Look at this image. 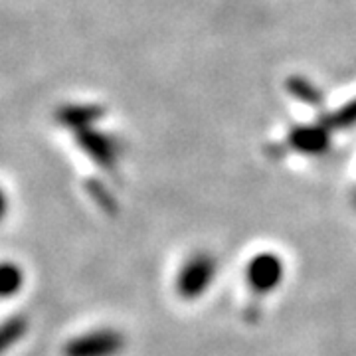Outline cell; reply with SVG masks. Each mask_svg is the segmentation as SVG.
<instances>
[{
  "label": "cell",
  "mask_w": 356,
  "mask_h": 356,
  "mask_svg": "<svg viewBox=\"0 0 356 356\" xmlns=\"http://www.w3.org/2000/svg\"><path fill=\"white\" fill-rule=\"evenodd\" d=\"M285 271H287L285 261L281 259V255L273 254V252H261L248 261L245 283H248V289L252 295V301L255 299V303L248 305L250 321L255 323L259 317V301L273 295L283 285Z\"/></svg>",
  "instance_id": "cell-1"
},
{
  "label": "cell",
  "mask_w": 356,
  "mask_h": 356,
  "mask_svg": "<svg viewBox=\"0 0 356 356\" xmlns=\"http://www.w3.org/2000/svg\"><path fill=\"white\" fill-rule=\"evenodd\" d=\"M2 210H4V202H2V196H0V216H2Z\"/></svg>",
  "instance_id": "cell-6"
},
{
  "label": "cell",
  "mask_w": 356,
  "mask_h": 356,
  "mask_svg": "<svg viewBox=\"0 0 356 356\" xmlns=\"http://www.w3.org/2000/svg\"><path fill=\"white\" fill-rule=\"evenodd\" d=\"M24 285V273L14 264H0V299L14 297Z\"/></svg>",
  "instance_id": "cell-4"
},
{
  "label": "cell",
  "mask_w": 356,
  "mask_h": 356,
  "mask_svg": "<svg viewBox=\"0 0 356 356\" xmlns=\"http://www.w3.org/2000/svg\"><path fill=\"white\" fill-rule=\"evenodd\" d=\"M127 348V337L119 329H95L77 334L64 346V356H119Z\"/></svg>",
  "instance_id": "cell-3"
},
{
  "label": "cell",
  "mask_w": 356,
  "mask_h": 356,
  "mask_svg": "<svg viewBox=\"0 0 356 356\" xmlns=\"http://www.w3.org/2000/svg\"><path fill=\"white\" fill-rule=\"evenodd\" d=\"M26 332V318L13 317L0 325V356L4 355L13 344H16Z\"/></svg>",
  "instance_id": "cell-5"
},
{
  "label": "cell",
  "mask_w": 356,
  "mask_h": 356,
  "mask_svg": "<svg viewBox=\"0 0 356 356\" xmlns=\"http://www.w3.org/2000/svg\"><path fill=\"white\" fill-rule=\"evenodd\" d=\"M218 275V259L208 252L192 254L182 267L178 269L177 287L178 297L182 301H198L214 285Z\"/></svg>",
  "instance_id": "cell-2"
}]
</instances>
